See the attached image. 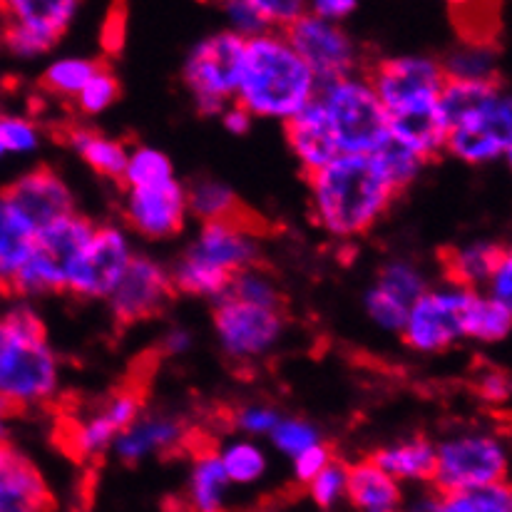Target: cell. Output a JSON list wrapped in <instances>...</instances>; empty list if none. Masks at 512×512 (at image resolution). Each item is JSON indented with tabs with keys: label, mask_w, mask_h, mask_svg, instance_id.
Returning <instances> with one entry per match:
<instances>
[{
	"label": "cell",
	"mask_w": 512,
	"mask_h": 512,
	"mask_svg": "<svg viewBox=\"0 0 512 512\" xmlns=\"http://www.w3.org/2000/svg\"><path fill=\"white\" fill-rule=\"evenodd\" d=\"M306 182L316 224L339 239L366 234L398 197L376 155H339Z\"/></svg>",
	"instance_id": "6da1fadb"
},
{
	"label": "cell",
	"mask_w": 512,
	"mask_h": 512,
	"mask_svg": "<svg viewBox=\"0 0 512 512\" xmlns=\"http://www.w3.org/2000/svg\"><path fill=\"white\" fill-rule=\"evenodd\" d=\"M316 92V78L294 53L284 33H261L244 45L242 75L237 87V107L249 117L291 120L304 110Z\"/></svg>",
	"instance_id": "7a4b0ae2"
},
{
	"label": "cell",
	"mask_w": 512,
	"mask_h": 512,
	"mask_svg": "<svg viewBox=\"0 0 512 512\" xmlns=\"http://www.w3.org/2000/svg\"><path fill=\"white\" fill-rule=\"evenodd\" d=\"M261 227L264 222L249 209L222 222H204L197 242L174 264L170 274L174 291L222 299L239 271L259 266L261 252L254 237Z\"/></svg>",
	"instance_id": "3957f363"
},
{
	"label": "cell",
	"mask_w": 512,
	"mask_h": 512,
	"mask_svg": "<svg viewBox=\"0 0 512 512\" xmlns=\"http://www.w3.org/2000/svg\"><path fill=\"white\" fill-rule=\"evenodd\" d=\"M60 366L45 326L25 306L0 319V396L20 408L43 406L58 393Z\"/></svg>",
	"instance_id": "277c9868"
},
{
	"label": "cell",
	"mask_w": 512,
	"mask_h": 512,
	"mask_svg": "<svg viewBox=\"0 0 512 512\" xmlns=\"http://www.w3.org/2000/svg\"><path fill=\"white\" fill-rule=\"evenodd\" d=\"M321 107L341 155H376L388 145V117L368 80L343 78L324 85Z\"/></svg>",
	"instance_id": "5b68a950"
},
{
	"label": "cell",
	"mask_w": 512,
	"mask_h": 512,
	"mask_svg": "<svg viewBox=\"0 0 512 512\" xmlns=\"http://www.w3.org/2000/svg\"><path fill=\"white\" fill-rule=\"evenodd\" d=\"M508 478V448L498 435L460 433L435 445V493L455 495L500 485Z\"/></svg>",
	"instance_id": "8992f818"
},
{
	"label": "cell",
	"mask_w": 512,
	"mask_h": 512,
	"mask_svg": "<svg viewBox=\"0 0 512 512\" xmlns=\"http://www.w3.org/2000/svg\"><path fill=\"white\" fill-rule=\"evenodd\" d=\"M92 232L95 224L78 212L35 232L33 252L13 279L10 294H63Z\"/></svg>",
	"instance_id": "52a82bcc"
},
{
	"label": "cell",
	"mask_w": 512,
	"mask_h": 512,
	"mask_svg": "<svg viewBox=\"0 0 512 512\" xmlns=\"http://www.w3.org/2000/svg\"><path fill=\"white\" fill-rule=\"evenodd\" d=\"M247 40L242 35L217 33L202 40L184 63V85L194 95L197 110L202 115L224 112L229 97L237 95L242 58Z\"/></svg>",
	"instance_id": "ba28073f"
},
{
	"label": "cell",
	"mask_w": 512,
	"mask_h": 512,
	"mask_svg": "<svg viewBox=\"0 0 512 512\" xmlns=\"http://www.w3.org/2000/svg\"><path fill=\"white\" fill-rule=\"evenodd\" d=\"M478 294L460 286L426 291L408 309L403 339L416 351H445L458 339H465V321Z\"/></svg>",
	"instance_id": "9c48e42d"
},
{
	"label": "cell",
	"mask_w": 512,
	"mask_h": 512,
	"mask_svg": "<svg viewBox=\"0 0 512 512\" xmlns=\"http://www.w3.org/2000/svg\"><path fill=\"white\" fill-rule=\"evenodd\" d=\"M78 13L73 0H15L0 3V40L15 55L48 53L63 38Z\"/></svg>",
	"instance_id": "30bf717a"
},
{
	"label": "cell",
	"mask_w": 512,
	"mask_h": 512,
	"mask_svg": "<svg viewBox=\"0 0 512 512\" xmlns=\"http://www.w3.org/2000/svg\"><path fill=\"white\" fill-rule=\"evenodd\" d=\"M284 38L311 70L316 83L331 85L351 78L358 65V50L353 40L334 23L304 13L284 30Z\"/></svg>",
	"instance_id": "8fae6325"
},
{
	"label": "cell",
	"mask_w": 512,
	"mask_h": 512,
	"mask_svg": "<svg viewBox=\"0 0 512 512\" xmlns=\"http://www.w3.org/2000/svg\"><path fill=\"white\" fill-rule=\"evenodd\" d=\"M214 329L224 353L234 361H254L276 346L284 334V311L261 309L222 296L214 309Z\"/></svg>",
	"instance_id": "7c38bea8"
},
{
	"label": "cell",
	"mask_w": 512,
	"mask_h": 512,
	"mask_svg": "<svg viewBox=\"0 0 512 512\" xmlns=\"http://www.w3.org/2000/svg\"><path fill=\"white\" fill-rule=\"evenodd\" d=\"M132 261L130 242L115 227H95L70 269L68 289L78 299H110Z\"/></svg>",
	"instance_id": "4fadbf2b"
},
{
	"label": "cell",
	"mask_w": 512,
	"mask_h": 512,
	"mask_svg": "<svg viewBox=\"0 0 512 512\" xmlns=\"http://www.w3.org/2000/svg\"><path fill=\"white\" fill-rule=\"evenodd\" d=\"M445 150L465 160L468 165H485L510 157L512 125H510V95L500 92L493 102L473 115L463 117L445 132Z\"/></svg>",
	"instance_id": "5bb4252c"
},
{
	"label": "cell",
	"mask_w": 512,
	"mask_h": 512,
	"mask_svg": "<svg viewBox=\"0 0 512 512\" xmlns=\"http://www.w3.org/2000/svg\"><path fill=\"white\" fill-rule=\"evenodd\" d=\"M174 294L177 291L172 286L170 271L147 256H132L120 284L110 294V311L115 316V324L127 329V326L162 314Z\"/></svg>",
	"instance_id": "9a60e30c"
},
{
	"label": "cell",
	"mask_w": 512,
	"mask_h": 512,
	"mask_svg": "<svg viewBox=\"0 0 512 512\" xmlns=\"http://www.w3.org/2000/svg\"><path fill=\"white\" fill-rule=\"evenodd\" d=\"M366 80L381 100L383 110H393L406 102L438 97L448 78L438 60L408 55V58L381 60L373 65Z\"/></svg>",
	"instance_id": "2e32d148"
},
{
	"label": "cell",
	"mask_w": 512,
	"mask_h": 512,
	"mask_svg": "<svg viewBox=\"0 0 512 512\" xmlns=\"http://www.w3.org/2000/svg\"><path fill=\"white\" fill-rule=\"evenodd\" d=\"M5 204L15 209L35 232L75 214V197L58 172L50 167H35L3 189Z\"/></svg>",
	"instance_id": "e0dca14e"
},
{
	"label": "cell",
	"mask_w": 512,
	"mask_h": 512,
	"mask_svg": "<svg viewBox=\"0 0 512 512\" xmlns=\"http://www.w3.org/2000/svg\"><path fill=\"white\" fill-rule=\"evenodd\" d=\"M187 217V189L179 182L130 189L125 199V219L147 239L174 237Z\"/></svg>",
	"instance_id": "ac0fdd59"
},
{
	"label": "cell",
	"mask_w": 512,
	"mask_h": 512,
	"mask_svg": "<svg viewBox=\"0 0 512 512\" xmlns=\"http://www.w3.org/2000/svg\"><path fill=\"white\" fill-rule=\"evenodd\" d=\"M386 117L391 140L416 152L423 162L435 160L445 147V125L440 117L438 97L398 105L386 110Z\"/></svg>",
	"instance_id": "d6986e66"
},
{
	"label": "cell",
	"mask_w": 512,
	"mask_h": 512,
	"mask_svg": "<svg viewBox=\"0 0 512 512\" xmlns=\"http://www.w3.org/2000/svg\"><path fill=\"white\" fill-rule=\"evenodd\" d=\"M284 130L286 142L294 150L296 160L301 162V170H304L306 177L324 170L329 162H334L341 155L329 117H326L324 107L316 97L304 110L296 112L291 120H286Z\"/></svg>",
	"instance_id": "ffe728a7"
},
{
	"label": "cell",
	"mask_w": 512,
	"mask_h": 512,
	"mask_svg": "<svg viewBox=\"0 0 512 512\" xmlns=\"http://www.w3.org/2000/svg\"><path fill=\"white\" fill-rule=\"evenodd\" d=\"M184 448L192 450L194 465L182 512H224V495H227L229 480L219 453L199 430L189 433Z\"/></svg>",
	"instance_id": "44dd1931"
},
{
	"label": "cell",
	"mask_w": 512,
	"mask_h": 512,
	"mask_svg": "<svg viewBox=\"0 0 512 512\" xmlns=\"http://www.w3.org/2000/svg\"><path fill=\"white\" fill-rule=\"evenodd\" d=\"M189 430L184 421L172 416L160 418H137L130 428L122 430L115 438V453L122 463L135 465L142 458L155 453H167V450H177L187 445Z\"/></svg>",
	"instance_id": "7402d4cb"
},
{
	"label": "cell",
	"mask_w": 512,
	"mask_h": 512,
	"mask_svg": "<svg viewBox=\"0 0 512 512\" xmlns=\"http://www.w3.org/2000/svg\"><path fill=\"white\" fill-rule=\"evenodd\" d=\"M55 498L40 470L25 455H15L13 463L0 475V512H53Z\"/></svg>",
	"instance_id": "603a6c76"
},
{
	"label": "cell",
	"mask_w": 512,
	"mask_h": 512,
	"mask_svg": "<svg viewBox=\"0 0 512 512\" xmlns=\"http://www.w3.org/2000/svg\"><path fill=\"white\" fill-rule=\"evenodd\" d=\"M346 495L358 512H401V488L371 458L346 465Z\"/></svg>",
	"instance_id": "cb8c5ba5"
},
{
	"label": "cell",
	"mask_w": 512,
	"mask_h": 512,
	"mask_svg": "<svg viewBox=\"0 0 512 512\" xmlns=\"http://www.w3.org/2000/svg\"><path fill=\"white\" fill-rule=\"evenodd\" d=\"M508 252L510 249L500 247V244L480 242L463 249H443L440 261H443L445 276H448L450 284L475 291L480 284H488L490 274Z\"/></svg>",
	"instance_id": "d4e9b609"
},
{
	"label": "cell",
	"mask_w": 512,
	"mask_h": 512,
	"mask_svg": "<svg viewBox=\"0 0 512 512\" xmlns=\"http://www.w3.org/2000/svg\"><path fill=\"white\" fill-rule=\"evenodd\" d=\"M35 229L0 199V291L10 294L13 279L33 252Z\"/></svg>",
	"instance_id": "484cf974"
},
{
	"label": "cell",
	"mask_w": 512,
	"mask_h": 512,
	"mask_svg": "<svg viewBox=\"0 0 512 512\" xmlns=\"http://www.w3.org/2000/svg\"><path fill=\"white\" fill-rule=\"evenodd\" d=\"M373 463L393 480H433L435 445L426 438L403 440L371 455Z\"/></svg>",
	"instance_id": "4316f807"
},
{
	"label": "cell",
	"mask_w": 512,
	"mask_h": 512,
	"mask_svg": "<svg viewBox=\"0 0 512 512\" xmlns=\"http://www.w3.org/2000/svg\"><path fill=\"white\" fill-rule=\"evenodd\" d=\"M65 132V140L68 145L78 152L80 157L102 177H110L122 182V174H125L127 167V147L122 142L110 140L105 135H97L90 127H68Z\"/></svg>",
	"instance_id": "83f0119b"
},
{
	"label": "cell",
	"mask_w": 512,
	"mask_h": 512,
	"mask_svg": "<svg viewBox=\"0 0 512 512\" xmlns=\"http://www.w3.org/2000/svg\"><path fill=\"white\" fill-rule=\"evenodd\" d=\"M187 209H192L204 222H222V219L237 217L244 207L227 184L202 179L194 184L192 192H187Z\"/></svg>",
	"instance_id": "f1b7e54d"
},
{
	"label": "cell",
	"mask_w": 512,
	"mask_h": 512,
	"mask_svg": "<svg viewBox=\"0 0 512 512\" xmlns=\"http://www.w3.org/2000/svg\"><path fill=\"white\" fill-rule=\"evenodd\" d=\"M224 296L242 301V304L261 306V309L284 311V294L276 286V281L271 279V274L261 271V264L247 271H239L232 284H229V289L224 291Z\"/></svg>",
	"instance_id": "f546056e"
},
{
	"label": "cell",
	"mask_w": 512,
	"mask_h": 512,
	"mask_svg": "<svg viewBox=\"0 0 512 512\" xmlns=\"http://www.w3.org/2000/svg\"><path fill=\"white\" fill-rule=\"evenodd\" d=\"M512 306L498 304L493 299L478 296L468 311L465 336L478 341H503L510 334Z\"/></svg>",
	"instance_id": "4dcf8cb0"
},
{
	"label": "cell",
	"mask_w": 512,
	"mask_h": 512,
	"mask_svg": "<svg viewBox=\"0 0 512 512\" xmlns=\"http://www.w3.org/2000/svg\"><path fill=\"white\" fill-rule=\"evenodd\" d=\"M495 45L465 43L463 50L448 58L443 65L448 80H478V83H495Z\"/></svg>",
	"instance_id": "1f68e13d"
},
{
	"label": "cell",
	"mask_w": 512,
	"mask_h": 512,
	"mask_svg": "<svg viewBox=\"0 0 512 512\" xmlns=\"http://www.w3.org/2000/svg\"><path fill=\"white\" fill-rule=\"evenodd\" d=\"M102 68H105V65L97 63V60L65 58V60H58V63H53L48 70H45L40 85H43V90L55 92V95L78 97L80 90L90 83L92 75L100 73Z\"/></svg>",
	"instance_id": "d6a6232c"
},
{
	"label": "cell",
	"mask_w": 512,
	"mask_h": 512,
	"mask_svg": "<svg viewBox=\"0 0 512 512\" xmlns=\"http://www.w3.org/2000/svg\"><path fill=\"white\" fill-rule=\"evenodd\" d=\"M172 179V162L167 160L165 152L152 150V147H137L130 157H127L125 174H122V184L127 189L140 187H155V184H165Z\"/></svg>",
	"instance_id": "836d02e7"
},
{
	"label": "cell",
	"mask_w": 512,
	"mask_h": 512,
	"mask_svg": "<svg viewBox=\"0 0 512 512\" xmlns=\"http://www.w3.org/2000/svg\"><path fill=\"white\" fill-rule=\"evenodd\" d=\"M219 460H222V468L227 473L229 483H254L266 470V455L261 453V448H256L254 443H247V440L229 443L219 453Z\"/></svg>",
	"instance_id": "e575fe53"
},
{
	"label": "cell",
	"mask_w": 512,
	"mask_h": 512,
	"mask_svg": "<svg viewBox=\"0 0 512 512\" xmlns=\"http://www.w3.org/2000/svg\"><path fill=\"white\" fill-rule=\"evenodd\" d=\"M376 160L381 162L383 172H386L388 182H391V187L396 189V194H401L408 184L416 182L418 174L423 170V165H426L416 152L406 150V147L398 145V142L393 140H388V145L376 152Z\"/></svg>",
	"instance_id": "d590c367"
},
{
	"label": "cell",
	"mask_w": 512,
	"mask_h": 512,
	"mask_svg": "<svg viewBox=\"0 0 512 512\" xmlns=\"http://www.w3.org/2000/svg\"><path fill=\"white\" fill-rule=\"evenodd\" d=\"M376 286L386 291V294H391L393 299L401 301V304H406L408 309H411L418 296L426 294V281H423V276L411 264H406V261H391V264L383 266Z\"/></svg>",
	"instance_id": "8d00e7d4"
},
{
	"label": "cell",
	"mask_w": 512,
	"mask_h": 512,
	"mask_svg": "<svg viewBox=\"0 0 512 512\" xmlns=\"http://www.w3.org/2000/svg\"><path fill=\"white\" fill-rule=\"evenodd\" d=\"M117 97H120V83H117V78L110 70L102 68L100 73L92 75L90 83L80 90L78 107L85 115H97V112L107 110Z\"/></svg>",
	"instance_id": "74e56055"
},
{
	"label": "cell",
	"mask_w": 512,
	"mask_h": 512,
	"mask_svg": "<svg viewBox=\"0 0 512 512\" xmlns=\"http://www.w3.org/2000/svg\"><path fill=\"white\" fill-rule=\"evenodd\" d=\"M309 493L321 510L334 508L343 495H346V465L331 460V463L311 480Z\"/></svg>",
	"instance_id": "f35d334b"
},
{
	"label": "cell",
	"mask_w": 512,
	"mask_h": 512,
	"mask_svg": "<svg viewBox=\"0 0 512 512\" xmlns=\"http://www.w3.org/2000/svg\"><path fill=\"white\" fill-rule=\"evenodd\" d=\"M271 438H274L276 448H281L284 453L289 455H301L304 450L314 448V445H319V430H316L311 423L306 421H279L276 423V428L271 430Z\"/></svg>",
	"instance_id": "ab89813d"
},
{
	"label": "cell",
	"mask_w": 512,
	"mask_h": 512,
	"mask_svg": "<svg viewBox=\"0 0 512 512\" xmlns=\"http://www.w3.org/2000/svg\"><path fill=\"white\" fill-rule=\"evenodd\" d=\"M366 309L371 314V319L376 321L378 326L388 331H403L408 319V306L401 304L398 299H393L391 294H386L383 289L373 286L366 294Z\"/></svg>",
	"instance_id": "60d3db41"
},
{
	"label": "cell",
	"mask_w": 512,
	"mask_h": 512,
	"mask_svg": "<svg viewBox=\"0 0 512 512\" xmlns=\"http://www.w3.org/2000/svg\"><path fill=\"white\" fill-rule=\"evenodd\" d=\"M0 142L5 152H30L40 145L38 127L23 117H0Z\"/></svg>",
	"instance_id": "b9f144b4"
},
{
	"label": "cell",
	"mask_w": 512,
	"mask_h": 512,
	"mask_svg": "<svg viewBox=\"0 0 512 512\" xmlns=\"http://www.w3.org/2000/svg\"><path fill=\"white\" fill-rule=\"evenodd\" d=\"M254 5L269 30H276V33L286 30L304 15V3L299 0H254Z\"/></svg>",
	"instance_id": "7bdbcfd3"
},
{
	"label": "cell",
	"mask_w": 512,
	"mask_h": 512,
	"mask_svg": "<svg viewBox=\"0 0 512 512\" xmlns=\"http://www.w3.org/2000/svg\"><path fill=\"white\" fill-rule=\"evenodd\" d=\"M227 13L234 23L232 33L242 35L244 40L256 38L261 33H269V25L259 15L254 0H234V3H227Z\"/></svg>",
	"instance_id": "ee69618b"
},
{
	"label": "cell",
	"mask_w": 512,
	"mask_h": 512,
	"mask_svg": "<svg viewBox=\"0 0 512 512\" xmlns=\"http://www.w3.org/2000/svg\"><path fill=\"white\" fill-rule=\"evenodd\" d=\"M331 460H334V453H331V445H326V443H319V445H314V448L304 450V453L296 455L294 458L296 480L304 485H309L311 480H314L316 475H319L321 470L331 463Z\"/></svg>",
	"instance_id": "f6af8a7d"
},
{
	"label": "cell",
	"mask_w": 512,
	"mask_h": 512,
	"mask_svg": "<svg viewBox=\"0 0 512 512\" xmlns=\"http://www.w3.org/2000/svg\"><path fill=\"white\" fill-rule=\"evenodd\" d=\"M475 391L480 393V398L490 403H503L510 396V378L508 373L500 371V368H485L478 376L475 383Z\"/></svg>",
	"instance_id": "bcb514c9"
},
{
	"label": "cell",
	"mask_w": 512,
	"mask_h": 512,
	"mask_svg": "<svg viewBox=\"0 0 512 512\" xmlns=\"http://www.w3.org/2000/svg\"><path fill=\"white\" fill-rule=\"evenodd\" d=\"M234 423L242 430H247V433H271L276 423H279V416L266 406H249L237 413Z\"/></svg>",
	"instance_id": "7dc6e473"
},
{
	"label": "cell",
	"mask_w": 512,
	"mask_h": 512,
	"mask_svg": "<svg viewBox=\"0 0 512 512\" xmlns=\"http://www.w3.org/2000/svg\"><path fill=\"white\" fill-rule=\"evenodd\" d=\"M510 276H512V256L510 252L500 259V264L495 266V271L490 274V299L498 301V304L510 306Z\"/></svg>",
	"instance_id": "c3c4849f"
},
{
	"label": "cell",
	"mask_w": 512,
	"mask_h": 512,
	"mask_svg": "<svg viewBox=\"0 0 512 512\" xmlns=\"http://www.w3.org/2000/svg\"><path fill=\"white\" fill-rule=\"evenodd\" d=\"M311 10H314L311 15H316V18L336 25L339 20L348 18V15L356 10V3H353V0H319V3L311 5Z\"/></svg>",
	"instance_id": "681fc988"
},
{
	"label": "cell",
	"mask_w": 512,
	"mask_h": 512,
	"mask_svg": "<svg viewBox=\"0 0 512 512\" xmlns=\"http://www.w3.org/2000/svg\"><path fill=\"white\" fill-rule=\"evenodd\" d=\"M189 346H192V336H189V331L172 329L170 334L165 336V341H162L160 353H184Z\"/></svg>",
	"instance_id": "f907efd6"
},
{
	"label": "cell",
	"mask_w": 512,
	"mask_h": 512,
	"mask_svg": "<svg viewBox=\"0 0 512 512\" xmlns=\"http://www.w3.org/2000/svg\"><path fill=\"white\" fill-rule=\"evenodd\" d=\"M249 125H252V117L242 107H232V110L224 112V127L229 132H234V135H244L249 130Z\"/></svg>",
	"instance_id": "816d5d0a"
},
{
	"label": "cell",
	"mask_w": 512,
	"mask_h": 512,
	"mask_svg": "<svg viewBox=\"0 0 512 512\" xmlns=\"http://www.w3.org/2000/svg\"><path fill=\"white\" fill-rule=\"evenodd\" d=\"M15 455H18V450H15L8 440H0V475H3V470L13 463Z\"/></svg>",
	"instance_id": "f5cc1de1"
},
{
	"label": "cell",
	"mask_w": 512,
	"mask_h": 512,
	"mask_svg": "<svg viewBox=\"0 0 512 512\" xmlns=\"http://www.w3.org/2000/svg\"><path fill=\"white\" fill-rule=\"evenodd\" d=\"M0 155H5V147H3V142H0Z\"/></svg>",
	"instance_id": "db71d44e"
},
{
	"label": "cell",
	"mask_w": 512,
	"mask_h": 512,
	"mask_svg": "<svg viewBox=\"0 0 512 512\" xmlns=\"http://www.w3.org/2000/svg\"><path fill=\"white\" fill-rule=\"evenodd\" d=\"M256 512H271V510H256Z\"/></svg>",
	"instance_id": "11a10c76"
}]
</instances>
